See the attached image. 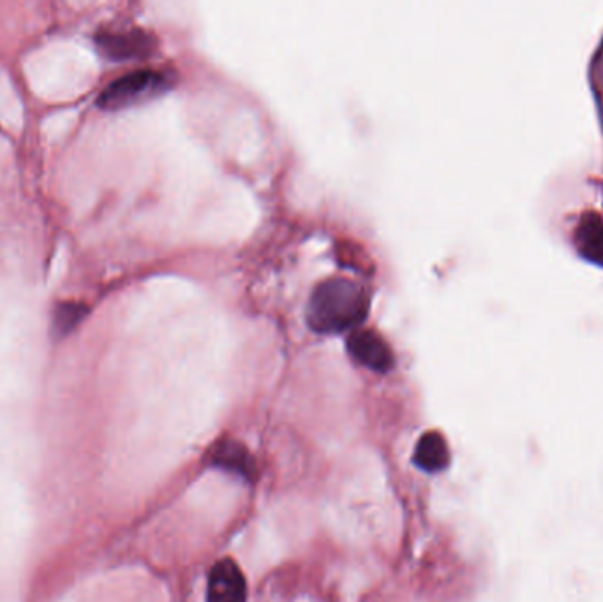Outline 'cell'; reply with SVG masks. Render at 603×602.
Returning <instances> with one entry per match:
<instances>
[{"instance_id":"4","label":"cell","mask_w":603,"mask_h":602,"mask_svg":"<svg viewBox=\"0 0 603 602\" xmlns=\"http://www.w3.org/2000/svg\"><path fill=\"white\" fill-rule=\"evenodd\" d=\"M207 602H248V581L231 558L217 562L210 570Z\"/></svg>"},{"instance_id":"8","label":"cell","mask_w":603,"mask_h":602,"mask_svg":"<svg viewBox=\"0 0 603 602\" xmlns=\"http://www.w3.org/2000/svg\"><path fill=\"white\" fill-rule=\"evenodd\" d=\"M213 461L216 467L222 468L226 472L237 473L244 479L254 478L256 465L253 456L239 442L228 441L216 445Z\"/></svg>"},{"instance_id":"2","label":"cell","mask_w":603,"mask_h":602,"mask_svg":"<svg viewBox=\"0 0 603 602\" xmlns=\"http://www.w3.org/2000/svg\"><path fill=\"white\" fill-rule=\"evenodd\" d=\"M173 87V76L165 71L140 70L111 82L97 98V107L107 111L138 107Z\"/></svg>"},{"instance_id":"7","label":"cell","mask_w":603,"mask_h":602,"mask_svg":"<svg viewBox=\"0 0 603 602\" xmlns=\"http://www.w3.org/2000/svg\"><path fill=\"white\" fill-rule=\"evenodd\" d=\"M413 461L420 470L427 473H439L450 463V450H448L445 436L438 431H429L414 449Z\"/></svg>"},{"instance_id":"9","label":"cell","mask_w":603,"mask_h":602,"mask_svg":"<svg viewBox=\"0 0 603 602\" xmlns=\"http://www.w3.org/2000/svg\"><path fill=\"white\" fill-rule=\"evenodd\" d=\"M87 313V306L83 302H59L51 311V333L56 338H65L68 334L73 333L82 324Z\"/></svg>"},{"instance_id":"5","label":"cell","mask_w":603,"mask_h":602,"mask_svg":"<svg viewBox=\"0 0 603 602\" xmlns=\"http://www.w3.org/2000/svg\"><path fill=\"white\" fill-rule=\"evenodd\" d=\"M348 352L360 366L376 373H387L394 368V353L387 341L374 330H357L348 339Z\"/></svg>"},{"instance_id":"3","label":"cell","mask_w":603,"mask_h":602,"mask_svg":"<svg viewBox=\"0 0 603 602\" xmlns=\"http://www.w3.org/2000/svg\"><path fill=\"white\" fill-rule=\"evenodd\" d=\"M96 47L110 61H134L153 53L156 43L147 33L133 31H101L96 34Z\"/></svg>"},{"instance_id":"1","label":"cell","mask_w":603,"mask_h":602,"mask_svg":"<svg viewBox=\"0 0 603 602\" xmlns=\"http://www.w3.org/2000/svg\"><path fill=\"white\" fill-rule=\"evenodd\" d=\"M369 293L346 278H330L314 288L309 299L307 324L314 333L341 334L367 318Z\"/></svg>"},{"instance_id":"6","label":"cell","mask_w":603,"mask_h":602,"mask_svg":"<svg viewBox=\"0 0 603 602\" xmlns=\"http://www.w3.org/2000/svg\"><path fill=\"white\" fill-rule=\"evenodd\" d=\"M576 246L591 264L603 267V218L599 213H584L576 227Z\"/></svg>"}]
</instances>
